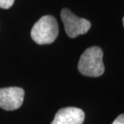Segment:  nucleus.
<instances>
[{
    "mask_svg": "<svg viewBox=\"0 0 124 124\" xmlns=\"http://www.w3.org/2000/svg\"><path fill=\"white\" fill-rule=\"evenodd\" d=\"M24 91L20 87L0 89V108L6 110L18 109L23 104Z\"/></svg>",
    "mask_w": 124,
    "mask_h": 124,
    "instance_id": "obj_4",
    "label": "nucleus"
},
{
    "mask_svg": "<svg viewBox=\"0 0 124 124\" xmlns=\"http://www.w3.org/2000/svg\"><path fill=\"white\" fill-rule=\"evenodd\" d=\"M61 18L66 33L70 38L74 39L80 35H84L91 27L90 21L76 16L67 8H63L61 10Z\"/></svg>",
    "mask_w": 124,
    "mask_h": 124,
    "instance_id": "obj_3",
    "label": "nucleus"
},
{
    "mask_svg": "<svg viewBox=\"0 0 124 124\" xmlns=\"http://www.w3.org/2000/svg\"><path fill=\"white\" fill-rule=\"evenodd\" d=\"M15 0H0V8L9 9L14 4Z\"/></svg>",
    "mask_w": 124,
    "mask_h": 124,
    "instance_id": "obj_6",
    "label": "nucleus"
},
{
    "mask_svg": "<svg viewBox=\"0 0 124 124\" xmlns=\"http://www.w3.org/2000/svg\"><path fill=\"white\" fill-rule=\"evenodd\" d=\"M85 114L77 107H65L55 114L51 124H83Z\"/></svg>",
    "mask_w": 124,
    "mask_h": 124,
    "instance_id": "obj_5",
    "label": "nucleus"
},
{
    "mask_svg": "<svg viewBox=\"0 0 124 124\" xmlns=\"http://www.w3.org/2000/svg\"><path fill=\"white\" fill-rule=\"evenodd\" d=\"M103 52L99 46L89 47L81 55L78 69L82 75L88 77H99L104 73L102 62Z\"/></svg>",
    "mask_w": 124,
    "mask_h": 124,
    "instance_id": "obj_1",
    "label": "nucleus"
},
{
    "mask_svg": "<svg viewBox=\"0 0 124 124\" xmlns=\"http://www.w3.org/2000/svg\"><path fill=\"white\" fill-rule=\"evenodd\" d=\"M112 124H124V115H118L112 123Z\"/></svg>",
    "mask_w": 124,
    "mask_h": 124,
    "instance_id": "obj_7",
    "label": "nucleus"
},
{
    "mask_svg": "<svg viewBox=\"0 0 124 124\" xmlns=\"http://www.w3.org/2000/svg\"><path fill=\"white\" fill-rule=\"evenodd\" d=\"M123 26H124V17H123Z\"/></svg>",
    "mask_w": 124,
    "mask_h": 124,
    "instance_id": "obj_8",
    "label": "nucleus"
},
{
    "mask_svg": "<svg viewBox=\"0 0 124 124\" xmlns=\"http://www.w3.org/2000/svg\"><path fill=\"white\" fill-rule=\"evenodd\" d=\"M59 35V26L57 20L51 15H45L38 20L33 26L31 36L39 45L54 43Z\"/></svg>",
    "mask_w": 124,
    "mask_h": 124,
    "instance_id": "obj_2",
    "label": "nucleus"
}]
</instances>
